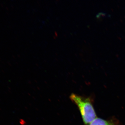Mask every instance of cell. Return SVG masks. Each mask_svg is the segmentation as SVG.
Listing matches in <instances>:
<instances>
[{
  "label": "cell",
  "instance_id": "6da1fadb",
  "mask_svg": "<svg viewBox=\"0 0 125 125\" xmlns=\"http://www.w3.org/2000/svg\"><path fill=\"white\" fill-rule=\"evenodd\" d=\"M70 98L78 106L85 125L89 124L96 118V112L90 99L74 94H72Z\"/></svg>",
  "mask_w": 125,
  "mask_h": 125
},
{
  "label": "cell",
  "instance_id": "7a4b0ae2",
  "mask_svg": "<svg viewBox=\"0 0 125 125\" xmlns=\"http://www.w3.org/2000/svg\"><path fill=\"white\" fill-rule=\"evenodd\" d=\"M89 125H117L109 121L105 120L101 118H96Z\"/></svg>",
  "mask_w": 125,
  "mask_h": 125
}]
</instances>
